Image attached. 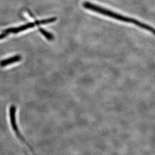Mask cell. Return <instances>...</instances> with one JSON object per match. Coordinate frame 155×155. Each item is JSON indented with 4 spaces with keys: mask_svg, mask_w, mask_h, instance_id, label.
Here are the masks:
<instances>
[{
    "mask_svg": "<svg viewBox=\"0 0 155 155\" xmlns=\"http://www.w3.org/2000/svg\"><path fill=\"white\" fill-rule=\"evenodd\" d=\"M83 6L84 8L87 9L88 10L92 11L93 12H96L97 13L111 18L118 21H120L121 22L133 24L143 29L152 32L153 33H155L154 28L146 24L142 23L136 19L120 15V14L113 12L112 11L105 9L104 8L101 7V6H97V5L94 4L93 3L89 2H84L83 3Z\"/></svg>",
    "mask_w": 155,
    "mask_h": 155,
    "instance_id": "1",
    "label": "cell"
},
{
    "mask_svg": "<svg viewBox=\"0 0 155 155\" xmlns=\"http://www.w3.org/2000/svg\"><path fill=\"white\" fill-rule=\"evenodd\" d=\"M16 107L15 105H11L9 108V117H10L11 127H12L14 132H15V135L17 136V138L23 143H24L25 145H26V146L29 148V149L30 150L33 155H37L35 153V151L33 150L32 147L30 146L29 143H28L27 141H26L19 130L16 122Z\"/></svg>",
    "mask_w": 155,
    "mask_h": 155,
    "instance_id": "2",
    "label": "cell"
},
{
    "mask_svg": "<svg viewBox=\"0 0 155 155\" xmlns=\"http://www.w3.org/2000/svg\"><path fill=\"white\" fill-rule=\"evenodd\" d=\"M57 20V18L52 17L48 18V19H43L41 20L36 21L34 22H30L29 23L26 24L25 25H22L21 26L16 27V28H9L5 31V33H17L21 31H25L26 30L28 29L29 28H32L35 26H38L39 25L46 24L51 23L53 22H55Z\"/></svg>",
    "mask_w": 155,
    "mask_h": 155,
    "instance_id": "3",
    "label": "cell"
},
{
    "mask_svg": "<svg viewBox=\"0 0 155 155\" xmlns=\"http://www.w3.org/2000/svg\"><path fill=\"white\" fill-rule=\"evenodd\" d=\"M21 60V57L19 55L15 56L9 59H5L4 60H2L0 62V66L2 67H4L8 66L9 64H12L13 63L19 62Z\"/></svg>",
    "mask_w": 155,
    "mask_h": 155,
    "instance_id": "4",
    "label": "cell"
},
{
    "mask_svg": "<svg viewBox=\"0 0 155 155\" xmlns=\"http://www.w3.org/2000/svg\"><path fill=\"white\" fill-rule=\"evenodd\" d=\"M39 31H40L41 33L43 35H44V36L49 40H52L54 39V36L51 33H50L49 32L44 30V29L40 28Z\"/></svg>",
    "mask_w": 155,
    "mask_h": 155,
    "instance_id": "5",
    "label": "cell"
},
{
    "mask_svg": "<svg viewBox=\"0 0 155 155\" xmlns=\"http://www.w3.org/2000/svg\"><path fill=\"white\" fill-rule=\"evenodd\" d=\"M7 35V34L5 33H4L3 34H0V40H2V39H3V38H5Z\"/></svg>",
    "mask_w": 155,
    "mask_h": 155,
    "instance_id": "6",
    "label": "cell"
}]
</instances>
